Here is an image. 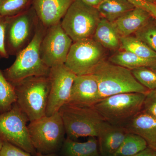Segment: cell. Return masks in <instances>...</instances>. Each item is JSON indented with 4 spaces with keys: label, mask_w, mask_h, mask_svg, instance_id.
<instances>
[{
    "label": "cell",
    "mask_w": 156,
    "mask_h": 156,
    "mask_svg": "<svg viewBox=\"0 0 156 156\" xmlns=\"http://www.w3.org/2000/svg\"><path fill=\"white\" fill-rule=\"evenodd\" d=\"M46 30L40 21L32 41L17 54L14 63L3 71L5 77L12 85L30 77L49 76L50 68L42 61L40 50Z\"/></svg>",
    "instance_id": "1"
},
{
    "label": "cell",
    "mask_w": 156,
    "mask_h": 156,
    "mask_svg": "<svg viewBox=\"0 0 156 156\" xmlns=\"http://www.w3.org/2000/svg\"><path fill=\"white\" fill-rule=\"evenodd\" d=\"M13 86L16 103L30 122L46 115L50 89L49 76L30 77Z\"/></svg>",
    "instance_id": "2"
},
{
    "label": "cell",
    "mask_w": 156,
    "mask_h": 156,
    "mask_svg": "<svg viewBox=\"0 0 156 156\" xmlns=\"http://www.w3.org/2000/svg\"><path fill=\"white\" fill-rule=\"evenodd\" d=\"M92 74L98 83L101 99L124 93L146 94L149 90L140 83L131 70L104 60Z\"/></svg>",
    "instance_id": "3"
},
{
    "label": "cell",
    "mask_w": 156,
    "mask_h": 156,
    "mask_svg": "<svg viewBox=\"0 0 156 156\" xmlns=\"http://www.w3.org/2000/svg\"><path fill=\"white\" fill-rule=\"evenodd\" d=\"M59 113L67 137L74 140L81 137H98L107 123L94 107L65 105Z\"/></svg>",
    "instance_id": "4"
},
{
    "label": "cell",
    "mask_w": 156,
    "mask_h": 156,
    "mask_svg": "<svg viewBox=\"0 0 156 156\" xmlns=\"http://www.w3.org/2000/svg\"><path fill=\"white\" fill-rule=\"evenodd\" d=\"M29 134L37 153H56L65 140V129L59 112L30 122Z\"/></svg>",
    "instance_id": "5"
},
{
    "label": "cell",
    "mask_w": 156,
    "mask_h": 156,
    "mask_svg": "<svg viewBox=\"0 0 156 156\" xmlns=\"http://www.w3.org/2000/svg\"><path fill=\"white\" fill-rule=\"evenodd\" d=\"M146 94L124 93L102 98L93 106L108 123L123 126L142 110Z\"/></svg>",
    "instance_id": "6"
},
{
    "label": "cell",
    "mask_w": 156,
    "mask_h": 156,
    "mask_svg": "<svg viewBox=\"0 0 156 156\" xmlns=\"http://www.w3.org/2000/svg\"><path fill=\"white\" fill-rule=\"evenodd\" d=\"M6 18L5 48L9 56H16L32 41L40 21L32 6L21 14Z\"/></svg>",
    "instance_id": "7"
},
{
    "label": "cell",
    "mask_w": 156,
    "mask_h": 156,
    "mask_svg": "<svg viewBox=\"0 0 156 156\" xmlns=\"http://www.w3.org/2000/svg\"><path fill=\"white\" fill-rule=\"evenodd\" d=\"M101 18L96 8L74 0L60 23L74 42L93 37Z\"/></svg>",
    "instance_id": "8"
},
{
    "label": "cell",
    "mask_w": 156,
    "mask_h": 156,
    "mask_svg": "<svg viewBox=\"0 0 156 156\" xmlns=\"http://www.w3.org/2000/svg\"><path fill=\"white\" fill-rule=\"evenodd\" d=\"M28 122L27 116L15 102L9 111L0 114V138L35 156L37 152L30 137Z\"/></svg>",
    "instance_id": "9"
},
{
    "label": "cell",
    "mask_w": 156,
    "mask_h": 156,
    "mask_svg": "<svg viewBox=\"0 0 156 156\" xmlns=\"http://www.w3.org/2000/svg\"><path fill=\"white\" fill-rule=\"evenodd\" d=\"M104 48L93 38L74 42L65 65L76 76L92 74L104 60Z\"/></svg>",
    "instance_id": "10"
},
{
    "label": "cell",
    "mask_w": 156,
    "mask_h": 156,
    "mask_svg": "<svg viewBox=\"0 0 156 156\" xmlns=\"http://www.w3.org/2000/svg\"><path fill=\"white\" fill-rule=\"evenodd\" d=\"M73 43L60 22L48 27L40 45L42 61L50 68L64 64Z\"/></svg>",
    "instance_id": "11"
},
{
    "label": "cell",
    "mask_w": 156,
    "mask_h": 156,
    "mask_svg": "<svg viewBox=\"0 0 156 156\" xmlns=\"http://www.w3.org/2000/svg\"><path fill=\"white\" fill-rule=\"evenodd\" d=\"M76 76L65 64L50 68L49 74L50 89L46 115L58 112L67 103Z\"/></svg>",
    "instance_id": "12"
},
{
    "label": "cell",
    "mask_w": 156,
    "mask_h": 156,
    "mask_svg": "<svg viewBox=\"0 0 156 156\" xmlns=\"http://www.w3.org/2000/svg\"><path fill=\"white\" fill-rule=\"evenodd\" d=\"M101 99L97 79L93 74H89L76 76L67 104L79 107H93Z\"/></svg>",
    "instance_id": "13"
},
{
    "label": "cell",
    "mask_w": 156,
    "mask_h": 156,
    "mask_svg": "<svg viewBox=\"0 0 156 156\" xmlns=\"http://www.w3.org/2000/svg\"><path fill=\"white\" fill-rule=\"evenodd\" d=\"M74 0H33L39 20L48 28L61 22Z\"/></svg>",
    "instance_id": "14"
},
{
    "label": "cell",
    "mask_w": 156,
    "mask_h": 156,
    "mask_svg": "<svg viewBox=\"0 0 156 156\" xmlns=\"http://www.w3.org/2000/svg\"><path fill=\"white\" fill-rule=\"evenodd\" d=\"M128 133L141 136L148 147L156 151V118L141 110L123 126Z\"/></svg>",
    "instance_id": "15"
},
{
    "label": "cell",
    "mask_w": 156,
    "mask_h": 156,
    "mask_svg": "<svg viewBox=\"0 0 156 156\" xmlns=\"http://www.w3.org/2000/svg\"><path fill=\"white\" fill-rule=\"evenodd\" d=\"M153 19L147 11L135 7L112 23L120 37H124L135 34Z\"/></svg>",
    "instance_id": "16"
},
{
    "label": "cell",
    "mask_w": 156,
    "mask_h": 156,
    "mask_svg": "<svg viewBox=\"0 0 156 156\" xmlns=\"http://www.w3.org/2000/svg\"><path fill=\"white\" fill-rule=\"evenodd\" d=\"M128 133V131L123 126L107 123L97 137L101 156H113Z\"/></svg>",
    "instance_id": "17"
},
{
    "label": "cell",
    "mask_w": 156,
    "mask_h": 156,
    "mask_svg": "<svg viewBox=\"0 0 156 156\" xmlns=\"http://www.w3.org/2000/svg\"><path fill=\"white\" fill-rule=\"evenodd\" d=\"M61 156H102L97 137H89L86 142H79L66 137L61 149Z\"/></svg>",
    "instance_id": "18"
},
{
    "label": "cell",
    "mask_w": 156,
    "mask_h": 156,
    "mask_svg": "<svg viewBox=\"0 0 156 156\" xmlns=\"http://www.w3.org/2000/svg\"><path fill=\"white\" fill-rule=\"evenodd\" d=\"M121 37L112 23L101 17L92 38L105 49L115 50L121 47Z\"/></svg>",
    "instance_id": "19"
},
{
    "label": "cell",
    "mask_w": 156,
    "mask_h": 156,
    "mask_svg": "<svg viewBox=\"0 0 156 156\" xmlns=\"http://www.w3.org/2000/svg\"><path fill=\"white\" fill-rule=\"evenodd\" d=\"M135 8L127 0H103L96 9L101 17L112 22Z\"/></svg>",
    "instance_id": "20"
},
{
    "label": "cell",
    "mask_w": 156,
    "mask_h": 156,
    "mask_svg": "<svg viewBox=\"0 0 156 156\" xmlns=\"http://www.w3.org/2000/svg\"><path fill=\"white\" fill-rule=\"evenodd\" d=\"M108 61L130 70L141 67H151L156 64V60L141 58L125 50L115 53L109 57Z\"/></svg>",
    "instance_id": "21"
},
{
    "label": "cell",
    "mask_w": 156,
    "mask_h": 156,
    "mask_svg": "<svg viewBox=\"0 0 156 156\" xmlns=\"http://www.w3.org/2000/svg\"><path fill=\"white\" fill-rule=\"evenodd\" d=\"M120 48L141 58L156 60V52L135 36L121 37Z\"/></svg>",
    "instance_id": "22"
},
{
    "label": "cell",
    "mask_w": 156,
    "mask_h": 156,
    "mask_svg": "<svg viewBox=\"0 0 156 156\" xmlns=\"http://www.w3.org/2000/svg\"><path fill=\"white\" fill-rule=\"evenodd\" d=\"M148 147L147 143L141 136L128 133L118 151L113 156H133Z\"/></svg>",
    "instance_id": "23"
},
{
    "label": "cell",
    "mask_w": 156,
    "mask_h": 156,
    "mask_svg": "<svg viewBox=\"0 0 156 156\" xmlns=\"http://www.w3.org/2000/svg\"><path fill=\"white\" fill-rule=\"evenodd\" d=\"M16 102L14 86L7 80L0 69V114L9 111Z\"/></svg>",
    "instance_id": "24"
},
{
    "label": "cell",
    "mask_w": 156,
    "mask_h": 156,
    "mask_svg": "<svg viewBox=\"0 0 156 156\" xmlns=\"http://www.w3.org/2000/svg\"><path fill=\"white\" fill-rule=\"evenodd\" d=\"M33 0H0V15L9 17L21 14L30 8Z\"/></svg>",
    "instance_id": "25"
},
{
    "label": "cell",
    "mask_w": 156,
    "mask_h": 156,
    "mask_svg": "<svg viewBox=\"0 0 156 156\" xmlns=\"http://www.w3.org/2000/svg\"><path fill=\"white\" fill-rule=\"evenodd\" d=\"M131 71L136 80L149 91L156 89V73L151 68H137Z\"/></svg>",
    "instance_id": "26"
},
{
    "label": "cell",
    "mask_w": 156,
    "mask_h": 156,
    "mask_svg": "<svg viewBox=\"0 0 156 156\" xmlns=\"http://www.w3.org/2000/svg\"><path fill=\"white\" fill-rule=\"evenodd\" d=\"M134 34L156 53V23L154 19L137 31Z\"/></svg>",
    "instance_id": "27"
},
{
    "label": "cell",
    "mask_w": 156,
    "mask_h": 156,
    "mask_svg": "<svg viewBox=\"0 0 156 156\" xmlns=\"http://www.w3.org/2000/svg\"><path fill=\"white\" fill-rule=\"evenodd\" d=\"M142 110L156 118V89L146 93Z\"/></svg>",
    "instance_id": "28"
},
{
    "label": "cell",
    "mask_w": 156,
    "mask_h": 156,
    "mask_svg": "<svg viewBox=\"0 0 156 156\" xmlns=\"http://www.w3.org/2000/svg\"><path fill=\"white\" fill-rule=\"evenodd\" d=\"M0 156H32L29 153L6 141L3 144Z\"/></svg>",
    "instance_id": "29"
},
{
    "label": "cell",
    "mask_w": 156,
    "mask_h": 156,
    "mask_svg": "<svg viewBox=\"0 0 156 156\" xmlns=\"http://www.w3.org/2000/svg\"><path fill=\"white\" fill-rule=\"evenodd\" d=\"M135 7L140 8L147 11L154 19L156 20V5L146 2L145 0H127Z\"/></svg>",
    "instance_id": "30"
},
{
    "label": "cell",
    "mask_w": 156,
    "mask_h": 156,
    "mask_svg": "<svg viewBox=\"0 0 156 156\" xmlns=\"http://www.w3.org/2000/svg\"><path fill=\"white\" fill-rule=\"evenodd\" d=\"M6 22V17L0 15V59L9 57L5 48V35Z\"/></svg>",
    "instance_id": "31"
},
{
    "label": "cell",
    "mask_w": 156,
    "mask_h": 156,
    "mask_svg": "<svg viewBox=\"0 0 156 156\" xmlns=\"http://www.w3.org/2000/svg\"><path fill=\"white\" fill-rule=\"evenodd\" d=\"M133 156H156V151L147 147L144 150Z\"/></svg>",
    "instance_id": "32"
},
{
    "label": "cell",
    "mask_w": 156,
    "mask_h": 156,
    "mask_svg": "<svg viewBox=\"0 0 156 156\" xmlns=\"http://www.w3.org/2000/svg\"><path fill=\"white\" fill-rule=\"evenodd\" d=\"M88 5L96 8L103 0H80Z\"/></svg>",
    "instance_id": "33"
},
{
    "label": "cell",
    "mask_w": 156,
    "mask_h": 156,
    "mask_svg": "<svg viewBox=\"0 0 156 156\" xmlns=\"http://www.w3.org/2000/svg\"><path fill=\"white\" fill-rule=\"evenodd\" d=\"M35 156H59L56 153L47 154H43L37 153Z\"/></svg>",
    "instance_id": "34"
},
{
    "label": "cell",
    "mask_w": 156,
    "mask_h": 156,
    "mask_svg": "<svg viewBox=\"0 0 156 156\" xmlns=\"http://www.w3.org/2000/svg\"><path fill=\"white\" fill-rule=\"evenodd\" d=\"M146 2H148L152 3V4H156V0H145Z\"/></svg>",
    "instance_id": "35"
},
{
    "label": "cell",
    "mask_w": 156,
    "mask_h": 156,
    "mask_svg": "<svg viewBox=\"0 0 156 156\" xmlns=\"http://www.w3.org/2000/svg\"><path fill=\"white\" fill-rule=\"evenodd\" d=\"M3 144V140L0 138V152H1V150H2V147Z\"/></svg>",
    "instance_id": "36"
},
{
    "label": "cell",
    "mask_w": 156,
    "mask_h": 156,
    "mask_svg": "<svg viewBox=\"0 0 156 156\" xmlns=\"http://www.w3.org/2000/svg\"><path fill=\"white\" fill-rule=\"evenodd\" d=\"M151 69H152L156 73V64H155L153 66H151V67H150Z\"/></svg>",
    "instance_id": "37"
},
{
    "label": "cell",
    "mask_w": 156,
    "mask_h": 156,
    "mask_svg": "<svg viewBox=\"0 0 156 156\" xmlns=\"http://www.w3.org/2000/svg\"><path fill=\"white\" fill-rule=\"evenodd\" d=\"M154 21H155V22L156 23V20L154 19Z\"/></svg>",
    "instance_id": "38"
}]
</instances>
